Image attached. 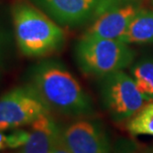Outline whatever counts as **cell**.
I'll return each mask as SVG.
<instances>
[{
    "label": "cell",
    "mask_w": 153,
    "mask_h": 153,
    "mask_svg": "<svg viewBox=\"0 0 153 153\" xmlns=\"http://www.w3.org/2000/svg\"><path fill=\"white\" fill-rule=\"evenodd\" d=\"M27 80V84L50 110L70 118L93 113L94 106L89 94L61 62H39L29 70Z\"/></svg>",
    "instance_id": "6da1fadb"
},
{
    "label": "cell",
    "mask_w": 153,
    "mask_h": 153,
    "mask_svg": "<svg viewBox=\"0 0 153 153\" xmlns=\"http://www.w3.org/2000/svg\"><path fill=\"white\" fill-rule=\"evenodd\" d=\"M11 17L17 46L29 58H42L58 52L65 42L61 26L30 0H14Z\"/></svg>",
    "instance_id": "7a4b0ae2"
},
{
    "label": "cell",
    "mask_w": 153,
    "mask_h": 153,
    "mask_svg": "<svg viewBox=\"0 0 153 153\" xmlns=\"http://www.w3.org/2000/svg\"><path fill=\"white\" fill-rule=\"evenodd\" d=\"M74 57L83 74L102 78L131 66L135 51L119 39L83 35L74 49Z\"/></svg>",
    "instance_id": "3957f363"
},
{
    "label": "cell",
    "mask_w": 153,
    "mask_h": 153,
    "mask_svg": "<svg viewBox=\"0 0 153 153\" xmlns=\"http://www.w3.org/2000/svg\"><path fill=\"white\" fill-rule=\"evenodd\" d=\"M100 93L104 106L117 122L131 119L146 102L132 77L123 71L101 78Z\"/></svg>",
    "instance_id": "277c9868"
},
{
    "label": "cell",
    "mask_w": 153,
    "mask_h": 153,
    "mask_svg": "<svg viewBox=\"0 0 153 153\" xmlns=\"http://www.w3.org/2000/svg\"><path fill=\"white\" fill-rule=\"evenodd\" d=\"M48 112L51 110L28 84L14 87L0 96V131L30 125Z\"/></svg>",
    "instance_id": "5b68a950"
},
{
    "label": "cell",
    "mask_w": 153,
    "mask_h": 153,
    "mask_svg": "<svg viewBox=\"0 0 153 153\" xmlns=\"http://www.w3.org/2000/svg\"><path fill=\"white\" fill-rule=\"evenodd\" d=\"M143 2L144 0H103L84 35L120 40L132 19L143 8Z\"/></svg>",
    "instance_id": "8992f818"
},
{
    "label": "cell",
    "mask_w": 153,
    "mask_h": 153,
    "mask_svg": "<svg viewBox=\"0 0 153 153\" xmlns=\"http://www.w3.org/2000/svg\"><path fill=\"white\" fill-rule=\"evenodd\" d=\"M61 27L92 22L103 0H30Z\"/></svg>",
    "instance_id": "52a82bcc"
},
{
    "label": "cell",
    "mask_w": 153,
    "mask_h": 153,
    "mask_svg": "<svg viewBox=\"0 0 153 153\" xmlns=\"http://www.w3.org/2000/svg\"><path fill=\"white\" fill-rule=\"evenodd\" d=\"M61 139L70 153H109L112 147L103 126L89 119L77 120L61 130Z\"/></svg>",
    "instance_id": "ba28073f"
},
{
    "label": "cell",
    "mask_w": 153,
    "mask_h": 153,
    "mask_svg": "<svg viewBox=\"0 0 153 153\" xmlns=\"http://www.w3.org/2000/svg\"><path fill=\"white\" fill-rule=\"evenodd\" d=\"M60 135L61 130L50 112H45L30 124L29 138L18 153H51Z\"/></svg>",
    "instance_id": "9c48e42d"
},
{
    "label": "cell",
    "mask_w": 153,
    "mask_h": 153,
    "mask_svg": "<svg viewBox=\"0 0 153 153\" xmlns=\"http://www.w3.org/2000/svg\"><path fill=\"white\" fill-rule=\"evenodd\" d=\"M125 43L153 44V10L142 8L120 38Z\"/></svg>",
    "instance_id": "30bf717a"
},
{
    "label": "cell",
    "mask_w": 153,
    "mask_h": 153,
    "mask_svg": "<svg viewBox=\"0 0 153 153\" xmlns=\"http://www.w3.org/2000/svg\"><path fill=\"white\" fill-rule=\"evenodd\" d=\"M131 76L146 102H153V56L135 62L131 68Z\"/></svg>",
    "instance_id": "8fae6325"
},
{
    "label": "cell",
    "mask_w": 153,
    "mask_h": 153,
    "mask_svg": "<svg viewBox=\"0 0 153 153\" xmlns=\"http://www.w3.org/2000/svg\"><path fill=\"white\" fill-rule=\"evenodd\" d=\"M126 128L133 135L153 136V102L135 113L126 123Z\"/></svg>",
    "instance_id": "7c38bea8"
},
{
    "label": "cell",
    "mask_w": 153,
    "mask_h": 153,
    "mask_svg": "<svg viewBox=\"0 0 153 153\" xmlns=\"http://www.w3.org/2000/svg\"><path fill=\"white\" fill-rule=\"evenodd\" d=\"M29 138V130L17 128L0 131V151L21 148Z\"/></svg>",
    "instance_id": "4fadbf2b"
},
{
    "label": "cell",
    "mask_w": 153,
    "mask_h": 153,
    "mask_svg": "<svg viewBox=\"0 0 153 153\" xmlns=\"http://www.w3.org/2000/svg\"><path fill=\"white\" fill-rule=\"evenodd\" d=\"M109 153H140L137 144L129 139L122 138L111 147Z\"/></svg>",
    "instance_id": "5bb4252c"
},
{
    "label": "cell",
    "mask_w": 153,
    "mask_h": 153,
    "mask_svg": "<svg viewBox=\"0 0 153 153\" xmlns=\"http://www.w3.org/2000/svg\"><path fill=\"white\" fill-rule=\"evenodd\" d=\"M8 44V35L3 26L0 24V62L5 54L6 47Z\"/></svg>",
    "instance_id": "9a60e30c"
},
{
    "label": "cell",
    "mask_w": 153,
    "mask_h": 153,
    "mask_svg": "<svg viewBox=\"0 0 153 153\" xmlns=\"http://www.w3.org/2000/svg\"><path fill=\"white\" fill-rule=\"evenodd\" d=\"M51 153H70L69 150L65 147V145L63 144L62 139H61V135H60V138L58 139V141L56 142V144H55V146L53 147Z\"/></svg>",
    "instance_id": "2e32d148"
},
{
    "label": "cell",
    "mask_w": 153,
    "mask_h": 153,
    "mask_svg": "<svg viewBox=\"0 0 153 153\" xmlns=\"http://www.w3.org/2000/svg\"><path fill=\"white\" fill-rule=\"evenodd\" d=\"M148 153H153V148H152V149H151V150H150V151H149Z\"/></svg>",
    "instance_id": "e0dca14e"
}]
</instances>
